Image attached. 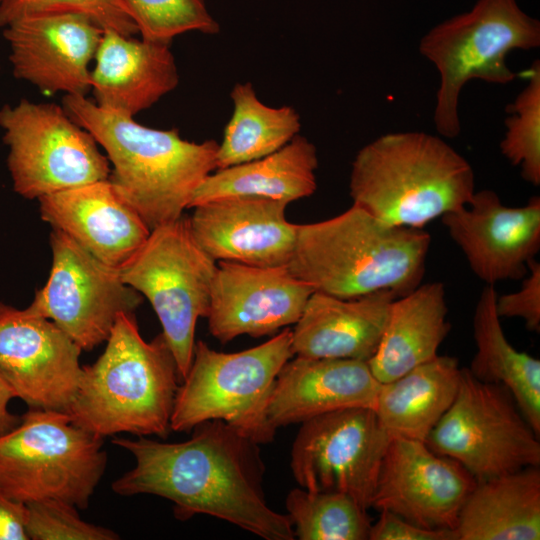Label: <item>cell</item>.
<instances>
[{
	"mask_svg": "<svg viewBox=\"0 0 540 540\" xmlns=\"http://www.w3.org/2000/svg\"><path fill=\"white\" fill-rule=\"evenodd\" d=\"M82 349L54 322L0 301V376L29 408L67 412Z\"/></svg>",
	"mask_w": 540,
	"mask_h": 540,
	"instance_id": "cell-14",
	"label": "cell"
},
{
	"mask_svg": "<svg viewBox=\"0 0 540 540\" xmlns=\"http://www.w3.org/2000/svg\"><path fill=\"white\" fill-rule=\"evenodd\" d=\"M294 357L292 329L286 327L266 342L225 353L195 342L189 370L181 380L170 429L190 432L196 425L221 420L258 444L273 440L267 418L269 398L278 373Z\"/></svg>",
	"mask_w": 540,
	"mask_h": 540,
	"instance_id": "cell-6",
	"label": "cell"
},
{
	"mask_svg": "<svg viewBox=\"0 0 540 540\" xmlns=\"http://www.w3.org/2000/svg\"><path fill=\"white\" fill-rule=\"evenodd\" d=\"M379 512L378 520L371 523L369 540H456L453 530L427 529L393 512Z\"/></svg>",
	"mask_w": 540,
	"mask_h": 540,
	"instance_id": "cell-36",
	"label": "cell"
},
{
	"mask_svg": "<svg viewBox=\"0 0 540 540\" xmlns=\"http://www.w3.org/2000/svg\"><path fill=\"white\" fill-rule=\"evenodd\" d=\"M289 203L257 196L213 199L188 218L198 246L215 261L274 267L290 262L297 224L286 218Z\"/></svg>",
	"mask_w": 540,
	"mask_h": 540,
	"instance_id": "cell-19",
	"label": "cell"
},
{
	"mask_svg": "<svg viewBox=\"0 0 540 540\" xmlns=\"http://www.w3.org/2000/svg\"><path fill=\"white\" fill-rule=\"evenodd\" d=\"M80 13L104 30L125 36L138 34V28L121 0H3L0 3V28L23 17L51 13Z\"/></svg>",
	"mask_w": 540,
	"mask_h": 540,
	"instance_id": "cell-33",
	"label": "cell"
},
{
	"mask_svg": "<svg viewBox=\"0 0 540 540\" xmlns=\"http://www.w3.org/2000/svg\"><path fill=\"white\" fill-rule=\"evenodd\" d=\"M476 479L423 441L393 436L384 453L371 507L427 529L455 530Z\"/></svg>",
	"mask_w": 540,
	"mask_h": 540,
	"instance_id": "cell-15",
	"label": "cell"
},
{
	"mask_svg": "<svg viewBox=\"0 0 540 540\" xmlns=\"http://www.w3.org/2000/svg\"><path fill=\"white\" fill-rule=\"evenodd\" d=\"M26 504L0 489V540H29L25 528Z\"/></svg>",
	"mask_w": 540,
	"mask_h": 540,
	"instance_id": "cell-37",
	"label": "cell"
},
{
	"mask_svg": "<svg viewBox=\"0 0 540 540\" xmlns=\"http://www.w3.org/2000/svg\"><path fill=\"white\" fill-rule=\"evenodd\" d=\"M461 370L456 357L438 354L400 377L381 383L374 411L390 437L425 442L454 401Z\"/></svg>",
	"mask_w": 540,
	"mask_h": 540,
	"instance_id": "cell-27",
	"label": "cell"
},
{
	"mask_svg": "<svg viewBox=\"0 0 540 540\" xmlns=\"http://www.w3.org/2000/svg\"><path fill=\"white\" fill-rule=\"evenodd\" d=\"M539 46L540 22L516 0H478L468 12L430 29L419 51L440 75L433 116L438 133L447 138L460 133L458 102L467 82L508 84L516 74L506 64L507 55Z\"/></svg>",
	"mask_w": 540,
	"mask_h": 540,
	"instance_id": "cell-7",
	"label": "cell"
},
{
	"mask_svg": "<svg viewBox=\"0 0 540 540\" xmlns=\"http://www.w3.org/2000/svg\"><path fill=\"white\" fill-rule=\"evenodd\" d=\"M539 436L507 388L462 368L455 399L425 443L483 481L540 466Z\"/></svg>",
	"mask_w": 540,
	"mask_h": 540,
	"instance_id": "cell-10",
	"label": "cell"
},
{
	"mask_svg": "<svg viewBox=\"0 0 540 540\" xmlns=\"http://www.w3.org/2000/svg\"><path fill=\"white\" fill-rule=\"evenodd\" d=\"M121 1L145 40L170 44L186 32L214 35L220 30L205 0Z\"/></svg>",
	"mask_w": 540,
	"mask_h": 540,
	"instance_id": "cell-32",
	"label": "cell"
},
{
	"mask_svg": "<svg viewBox=\"0 0 540 540\" xmlns=\"http://www.w3.org/2000/svg\"><path fill=\"white\" fill-rule=\"evenodd\" d=\"M521 287L514 292L497 295L496 310L500 318H521L529 331H540V263L533 260Z\"/></svg>",
	"mask_w": 540,
	"mask_h": 540,
	"instance_id": "cell-35",
	"label": "cell"
},
{
	"mask_svg": "<svg viewBox=\"0 0 540 540\" xmlns=\"http://www.w3.org/2000/svg\"><path fill=\"white\" fill-rule=\"evenodd\" d=\"M301 424L290 461L299 486L346 494L368 510L390 440L374 409H341Z\"/></svg>",
	"mask_w": 540,
	"mask_h": 540,
	"instance_id": "cell-12",
	"label": "cell"
},
{
	"mask_svg": "<svg viewBox=\"0 0 540 540\" xmlns=\"http://www.w3.org/2000/svg\"><path fill=\"white\" fill-rule=\"evenodd\" d=\"M230 97L233 112L218 143L216 169L265 157L299 134L301 120L296 109L264 104L250 82L236 83Z\"/></svg>",
	"mask_w": 540,
	"mask_h": 540,
	"instance_id": "cell-29",
	"label": "cell"
},
{
	"mask_svg": "<svg viewBox=\"0 0 540 540\" xmlns=\"http://www.w3.org/2000/svg\"><path fill=\"white\" fill-rule=\"evenodd\" d=\"M26 533L29 540H116L113 530L81 519L77 508L47 499L26 504Z\"/></svg>",
	"mask_w": 540,
	"mask_h": 540,
	"instance_id": "cell-34",
	"label": "cell"
},
{
	"mask_svg": "<svg viewBox=\"0 0 540 540\" xmlns=\"http://www.w3.org/2000/svg\"><path fill=\"white\" fill-rule=\"evenodd\" d=\"M2 29L17 79L47 95L90 92L89 66L104 32L90 17L71 12L33 15Z\"/></svg>",
	"mask_w": 540,
	"mask_h": 540,
	"instance_id": "cell-17",
	"label": "cell"
},
{
	"mask_svg": "<svg viewBox=\"0 0 540 540\" xmlns=\"http://www.w3.org/2000/svg\"><path fill=\"white\" fill-rule=\"evenodd\" d=\"M191 431L189 439L177 443L115 438L113 444L130 452L135 466L114 480L113 492L165 498L181 521L205 514L265 540H293L289 516L266 501L259 444L221 420Z\"/></svg>",
	"mask_w": 540,
	"mask_h": 540,
	"instance_id": "cell-1",
	"label": "cell"
},
{
	"mask_svg": "<svg viewBox=\"0 0 540 540\" xmlns=\"http://www.w3.org/2000/svg\"><path fill=\"white\" fill-rule=\"evenodd\" d=\"M285 506L300 540H366L371 520L366 509L338 492L292 489Z\"/></svg>",
	"mask_w": 540,
	"mask_h": 540,
	"instance_id": "cell-30",
	"label": "cell"
},
{
	"mask_svg": "<svg viewBox=\"0 0 540 540\" xmlns=\"http://www.w3.org/2000/svg\"><path fill=\"white\" fill-rule=\"evenodd\" d=\"M91 70V90L99 107L134 117L179 83L170 44L103 32Z\"/></svg>",
	"mask_w": 540,
	"mask_h": 540,
	"instance_id": "cell-22",
	"label": "cell"
},
{
	"mask_svg": "<svg viewBox=\"0 0 540 540\" xmlns=\"http://www.w3.org/2000/svg\"><path fill=\"white\" fill-rule=\"evenodd\" d=\"M38 200L45 222L112 268L123 267L151 232L141 217L117 195L109 180Z\"/></svg>",
	"mask_w": 540,
	"mask_h": 540,
	"instance_id": "cell-21",
	"label": "cell"
},
{
	"mask_svg": "<svg viewBox=\"0 0 540 540\" xmlns=\"http://www.w3.org/2000/svg\"><path fill=\"white\" fill-rule=\"evenodd\" d=\"M454 532L456 540H539V466L477 481Z\"/></svg>",
	"mask_w": 540,
	"mask_h": 540,
	"instance_id": "cell-25",
	"label": "cell"
},
{
	"mask_svg": "<svg viewBox=\"0 0 540 540\" xmlns=\"http://www.w3.org/2000/svg\"><path fill=\"white\" fill-rule=\"evenodd\" d=\"M505 120L507 131L500 143L505 158L521 169L528 183L540 184V62H533L529 80L514 102Z\"/></svg>",
	"mask_w": 540,
	"mask_h": 540,
	"instance_id": "cell-31",
	"label": "cell"
},
{
	"mask_svg": "<svg viewBox=\"0 0 540 540\" xmlns=\"http://www.w3.org/2000/svg\"><path fill=\"white\" fill-rule=\"evenodd\" d=\"M317 168L315 145L298 134L272 154L213 171L196 189L189 208L229 196H257L291 203L316 191Z\"/></svg>",
	"mask_w": 540,
	"mask_h": 540,
	"instance_id": "cell-26",
	"label": "cell"
},
{
	"mask_svg": "<svg viewBox=\"0 0 540 540\" xmlns=\"http://www.w3.org/2000/svg\"><path fill=\"white\" fill-rule=\"evenodd\" d=\"M471 271L486 285L521 280L540 250V198L502 203L490 189L475 191L463 208L441 217Z\"/></svg>",
	"mask_w": 540,
	"mask_h": 540,
	"instance_id": "cell-16",
	"label": "cell"
},
{
	"mask_svg": "<svg viewBox=\"0 0 540 540\" xmlns=\"http://www.w3.org/2000/svg\"><path fill=\"white\" fill-rule=\"evenodd\" d=\"M380 386L367 361L294 356L277 375L267 418L277 430L341 409H374Z\"/></svg>",
	"mask_w": 540,
	"mask_h": 540,
	"instance_id": "cell-20",
	"label": "cell"
},
{
	"mask_svg": "<svg viewBox=\"0 0 540 540\" xmlns=\"http://www.w3.org/2000/svg\"><path fill=\"white\" fill-rule=\"evenodd\" d=\"M431 236L389 225L352 204L332 218L297 224L288 268L315 291L350 299L389 291L397 297L421 284Z\"/></svg>",
	"mask_w": 540,
	"mask_h": 540,
	"instance_id": "cell-3",
	"label": "cell"
},
{
	"mask_svg": "<svg viewBox=\"0 0 540 540\" xmlns=\"http://www.w3.org/2000/svg\"><path fill=\"white\" fill-rule=\"evenodd\" d=\"M3 142L13 189L39 199L67 189L108 180L111 166L94 137L63 106L27 99L0 107Z\"/></svg>",
	"mask_w": 540,
	"mask_h": 540,
	"instance_id": "cell-11",
	"label": "cell"
},
{
	"mask_svg": "<svg viewBox=\"0 0 540 540\" xmlns=\"http://www.w3.org/2000/svg\"><path fill=\"white\" fill-rule=\"evenodd\" d=\"M314 291L287 265L218 261L206 317L209 331L222 344L242 335H273L299 320Z\"/></svg>",
	"mask_w": 540,
	"mask_h": 540,
	"instance_id": "cell-18",
	"label": "cell"
},
{
	"mask_svg": "<svg viewBox=\"0 0 540 540\" xmlns=\"http://www.w3.org/2000/svg\"><path fill=\"white\" fill-rule=\"evenodd\" d=\"M3 0H0V3L2 2Z\"/></svg>",
	"mask_w": 540,
	"mask_h": 540,
	"instance_id": "cell-39",
	"label": "cell"
},
{
	"mask_svg": "<svg viewBox=\"0 0 540 540\" xmlns=\"http://www.w3.org/2000/svg\"><path fill=\"white\" fill-rule=\"evenodd\" d=\"M14 398L13 391L0 376V435L13 429L20 421L9 411V402Z\"/></svg>",
	"mask_w": 540,
	"mask_h": 540,
	"instance_id": "cell-38",
	"label": "cell"
},
{
	"mask_svg": "<svg viewBox=\"0 0 540 540\" xmlns=\"http://www.w3.org/2000/svg\"><path fill=\"white\" fill-rule=\"evenodd\" d=\"M103 439L66 412L30 408L0 435V489L24 504L53 499L85 509L107 466Z\"/></svg>",
	"mask_w": 540,
	"mask_h": 540,
	"instance_id": "cell-8",
	"label": "cell"
},
{
	"mask_svg": "<svg viewBox=\"0 0 540 540\" xmlns=\"http://www.w3.org/2000/svg\"><path fill=\"white\" fill-rule=\"evenodd\" d=\"M441 282L418 285L393 300L374 355L367 361L380 383L390 382L438 355L451 325Z\"/></svg>",
	"mask_w": 540,
	"mask_h": 540,
	"instance_id": "cell-24",
	"label": "cell"
},
{
	"mask_svg": "<svg viewBox=\"0 0 540 540\" xmlns=\"http://www.w3.org/2000/svg\"><path fill=\"white\" fill-rule=\"evenodd\" d=\"M216 268V261L194 240L188 218L182 216L152 229L119 269L122 281L152 305L181 380L192 362L197 321L209 312Z\"/></svg>",
	"mask_w": 540,
	"mask_h": 540,
	"instance_id": "cell-9",
	"label": "cell"
},
{
	"mask_svg": "<svg viewBox=\"0 0 540 540\" xmlns=\"http://www.w3.org/2000/svg\"><path fill=\"white\" fill-rule=\"evenodd\" d=\"M396 298L389 291L350 299L314 291L292 329L294 356L368 361Z\"/></svg>",
	"mask_w": 540,
	"mask_h": 540,
	"instance_id": "cell-23",
	"label": "cell"
},
{
	"mask_svg": "<svg viewBox=\"0 0 540 540\" xmlns=\"http://www.w3.org/2000/svg\"><path fill=\"white\" fill-rule=\"evenodd\" d=\"M50 245L48 280L28 307L90 351L106 342L120 313H134L142 295L63 232L53 229Z\"/></svg>",
	"mask_w": 540,
	"mask_h": 540,
	"instance_id": "cell-13",
	"label": "cell"
},
{
	"mask_svg": "<svg viewBox=\"0 0 540 540\" xmlns=\"http://www.w3.org/2000/svg\"><path fill=\"white\" fill-rule=\"evenodd\" d=\"M497 291L486 285L473 314L476 352L467 367L478 380L504 386L540 435V360L515 349L508 341L496 310Z\"/></svg>",
	"mask_w": 540,
	"mask_h": 540,
	"instance_id": "cell-28",
	"label": "cell"
},
{
	"mask_svg": "<svg viewBox=\"0 0 540 540\" xmlns=\"http://www.w3.org/2000/svg\"><path fill=\"white\" fill-rule=\"evenodd\" d=\"M62 103L104 149L109 182L150 230L182 217L196 189L216 170L215 140L188 141L177 129L146 127L86 96L64 95Z\"/></svg>",
	"mask_w": 540,
	"mask_h": 540,
	"instance_id": "cell-2",
	"label": "cell"
},
{
	"mask_svg": "<svg viewBox=\"0 0 540 540\" xmlns=\"http://www.w3.org/2000/svg\"><path fill=\"white\" fill-rule=\"evenodd\" d=\"M349 192L352 204L384 223L423 229L469 203L475 176L470 163L441 138L394 132L358 151Z\"/></svg>",
	"mask_w": 540,
	"mask_h": 540,
	"instance_id": "cell-5",
	"label": "cell"
},
{
	"mask_svg": "<svg viewBox=\"0 0 540 540\" xmlns=\"http://www.w3.org/2000/svg\"><path fill=\"white\" fill-rule=\"evenodd\" d=\"M180 382L163 334L148 342L134 313H120L103 353L83 366L66 413L75 425L102 438L117 433L165 438Z\"/></svg>",
	"mask_w": 540,
	"mask_h": 540,
	"instance_id": "cell-4",
	"label": "cell"
}]
</instances>
